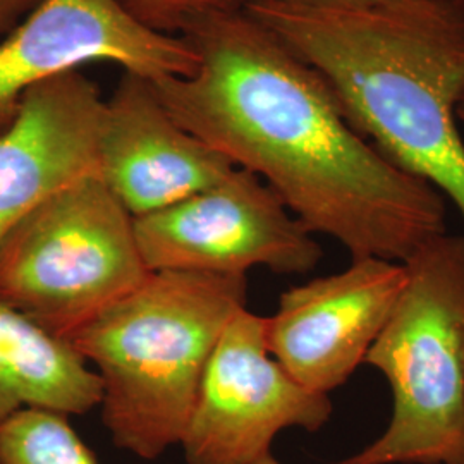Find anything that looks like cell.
<instances>
[{
  "mask_svg": "<svg viewBox=\"0 0 464 464\" xmlns=\"http://www.w3.org/2000/svg\"><path fill=\"white\" fill-rule=\"evenodd\" d=\"M0 464H99L69 418L21 410L0 425Z\"/></svg>",
  "mask_w": 464,
  "mask_h": 464,
  "instance_id": "cell-13",
  "label": "cell"
},
{
  "mask_svg": "<svg viewBox=\"0 0 464 464\" xmlns=\"http://www.w3.org/2000/svg\"><path fill=\"white\" fill-rule=\"evenodd\" d=\"M126 9L151 30L181 36L205 13L239 7L243 0H122Z\"/></svg>",
  "mask_w": 464,
  "mask_h": 464,
  "instance_id": "cell-14",
  "label": "cell"
},
{
  "mask_svg": "<svg viewBox=\"0 0 464 464\" xmlns=\"http://www.w3.org/2000/svg\"><path fill=\"white\" fill-rule=\"evenodd\" d=\"M134 232L150 272L246 276L249 268L266 266L303 276L324 255L315 234L241 167L205 191L136 217Z\"/></svg>",
  "mask_w": 464,
  "mask_h": 464,
  "instance_id": "cell-6",
  "label": "cell"
},
{
  "mask_svg": "<svg viewBox=\"0 0 464 464\" xmlns=\"http://www.w3.org/2000/svg\"><path fill=\"white\" fill-rule=\"evenodd\" d=\"M149 274L133 217L99 176L55 193L0 241V299L64 339Z\"/></svg>",
  "mask_w": 464,
  "mask_h": 464,
  "instance_id": "cell-5",
  "label": "cell"
},
{
  "mask_svg": "<svg viewBox=\"0 0 464 464\" xmlns=\"http://www.w3.org/2000/svg\"><path fill=\"white\" fill-rule=\"evenodd\" d=\"M189 76L150 82L167 112L253 172L312 232L351 258L406 262L448 232V201L385 159L348 122L327 84L239 5L181 34Z\"/></svg>",
  "mask_w": 464,
  "mask_h": 464,
  "instance_id": "cell-1",
  "label": "cell"
},
{
  "mask_svg": "<svg viewBox=\"0 0 464 464\" xmlns=\"http://www.w3.org/2000/svg\"><path fill=\"white\" fill-rule=\"evenodd\" d=\"M332 401L295 381L266 346V316L239 310L222 332L181 439L186 464H255L284 430H322Z\"/></svg>",
  "mask_w": 464,
  "mask_h": 464,
  "instance_id": "cell-7",
  "label": "cell"
},
{
  "mask_svg": "<svg viewBox=\"0 0 464 464\" xmlns=\"http://www.w3.org/2000/svg\"><path fill=\"white\" fill-rule=\"evenodd\" d=\"M100 401V377L78 349L0 299V425L21 410L83 416Z\"/></svg>",
  "mask_w": 464,
  "mask_h": 464,
  "instance_id": "cell-12",
  "label": "cell"
},
{
  "mask_svg": "<svg viewBox=\"0 0 464 464\" xmlns=\"http://www.w3.org/2000/svg\"><path fill=\"white\" fill-rule=\"evenodd\" d=\"M458 121L464 126V99L463 102L459 103V109H458Z\"/></svg>",
  "mask_w": 464,
  "mask_h": 464,
  "instance_id": "cell-18",
  "label": "cell"
},
{
  "mask_svg": "<svg viewBox=\"0 0 464 464\" xmlns=\"http://www.w3.org/2000/svg\"><path fill=\"white\" fill-rule=\"evenodd\" d=\"M103 103L82 71L34 84L0 133V241L67 186L99 176Z\"/></svg>",
  "mask_w": 464,
  "mask_h": 464,
  "instance_id": "cell-11",
  "label": "cell"
},
{
  "mask_svg": "<svg viewBox=\"0 0 464 464\" xmlns=\"http://www.w3.org/2000/svg\"><path fill=\"white\" fill-rule=\"evenodd\" d=\"M404 284V264L365 256L285 289L266 316L270 354L303 387L331 396L365 365Z\"/></svg>",
  "mask_w": 464,
  "mask_h": 464,
  "instance_id": "cell-9",
  "label": "cell"
},
{
  "mask_svg": "<svg viewBox=\"0 0 464 464\" xmlns=\"http://www.w3.org/2000/svg\"><path fill=\"white\" fill-rule=\"evenodd\" d=\"M255 464H282L281 461H279V459H276V458H274V454H270V456H266V458H264V459H262V461H258V463H255Z\"/></svg>",
  "mask_w": 464,
  "mask_h": 464,
  "instance_id": "cell-17",
  "label": "cell"
},
{
  "mask_svg": "<svg viewBox=\"0 0 464 464\" xmlns=\"http://www.w3.org/2000/svg\"><path fill=\"white\" fill-rule=\"evenodd\" d=\"M241 7L327 84L341 112L464 220V7L458 0Z\"/></svg>",
  "mask_w": 464,
  "mask_h": 464,
  "instance_id": "cell-2",
  "label": "cell"
},
{
  "mask_svg": "<svg viewBox=\"0 0 464 464\" xmlns=\"http://www.w3.org/2000/svg\"><path fill=\"white\" fill-rule=\"evenodd\" d=\"M40 0H0V42L28 16Z\"/></svg>",
  "mask_w": 464,
  "mask_h": 464,
  "instance_id": "cell-15",
  "label": "cell"
},
{
  "mask_svg": "<svg viewBox=\"0 0 464 464\" xmlns=\"http://www.w3.org/2000/svg\"><path fill=\"white\" fill-rule=\"evenodd\" d=\"M406 284L368 351L392 396L381 435L339 464H464V236L402 262Z\"/></svg>",
  "mask_w": 464,
  "mask_h": 464,
  "instance_id": "cell-4",
  "label": "cell"
},
{
  "mask_svg": "<svg viewBox=\"0 0 464 464\" xmlns=\"http://www.w3.org/2000/svg\"><path fill=\"white\" fill-rule=\"evenodd\" d=\"M234 169L167 112L150 80L124 71L103 103L99 178L130 216H149L189 198Z\"/></svg>",
  "mask_w": 464,
  "mask_h": 464,
  "instance_id": "cell-10",
  "label": "cell"
},
{
  "mask_svg": "<svg viewBox=\"0 0 464 464\" xmlns=\"http://www.w3.org/2000/svg\"><path fill=\"white\" fill-rule=\"evenodd\" d=\"M246 301V276L150 272L67 339L95 366L117 449L155 461L181 444L210 356Z\"/></svg>",
  "mask_w": 464,
  "mask_h": 464,
  "instance_id": "cell-3",
  "label": "cell"
},
{
  "mask_svg": "<svg viewBox=\"0 0 464 464\" xmlns=\"http://www.w3.org/2000/svg\"><path fill=\"white\" fill-rule=\"evenodd\" d=\"M92 63L155 82L189 76L198 59L183 36L151 30L122 0H40L0 42V133L34 84Z\"/></svg>",
  "mask_w": 464,
  "mask_h": 464,
  "instance_id": "cell-8",
  "label": "cell"
},
{
  "mask_svg": "<svg viewBox=\"0 0 464 464\" xmlns=\"http://www.w3.org/2000/svg\"><path fill=\"white\" fill-rule=\"evenodd\" d=\"M458 2H459V4H461V5L464 7V0H458Z\"/></svg>",
  "mask_w": 464,
  "mask_h": 464,
  "instance_id": "cell-19",
  "label": "cell"
},
{
  "mask_svg": "<svg viewBox=\"0 0 464 464\" xmlns=\"http://www.w3.org/2000/svg\"><path fill=\"white\" fill-rule=\"evenodd\" d=\"M289 4L301 5H366V4H381L389 0H281Z\"/></svg>",
  "mask_w": 464,
  "mask_h": 464,
  "instance_id": "cell-16",
  "label": "cell"
}]
</instances>
